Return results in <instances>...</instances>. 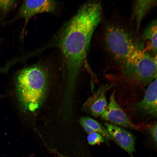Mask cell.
Here are the masks:
<instances>
[{
    "instance_id": "cell-1",
    "label": "cell",
    "mask_w": 157,
    "mask_h": 157,
    "mask_svg": "<svg viewBox=\"0 0 157 157\" xmlns=\"http://www.w3.org/2000/svg\"><path fill=\"white\" fill-rule=\"evenodd\" d=\"M102 16L100 3L86 2L80 7L60 34L57 47L68 70L69 86L74 84L86 58L93 33Z\"/></svg>"
},
{
    "instance_id": "cell-2",
    "label": "cell",
    "mask_w": 157,
    "mask_h": 157,
    "mask_svg": "<svg viewBox=\"0 0 157 157\" xmlns=\"http://www.w3.org/2000/svg\"><path fill=\"white\" fill-rule=\"evenodd\" d=\"M47 86V75L40 65H34L20 72L17 90L19 100L25 110L34 112L39 108L44 98Z\"/></svg>"
},
{
    "instance_id": "cell-3",
    "label": "cell",
    "mask_w": 157,
    "mask_h": 157,
    "mask_svg": "<svg viewBox=\"0 0 157 157\" xmlns=\"http://www.w3.org/2000/svg\"><path fill=\"white\" fill-rule=\"evenodd\" d=\"M120 63L124 76L136 84L146 85L157 78V55L150 56L142 47Z\"/></svg>"
},
{
    "instance_id": "cell-4",
    "label": "cell",
    "mask_w": 157,
    "mask_h": 157,
    "mask_svg": "<svg viewBox=\"0 0 157 157\" xmlns=\"http://www.w3.org/2000/svg\"><path fill=\"white\" fill-rule=\"evenodd\" d=\"M104 40L109 51L120 62L129 58L141 47L126 31L116 26H110L107 28Z\"/></svg>"
},
{
    "instance_id": "cell-5",
    "label": "cell",
    "mask_w": 157,
    "mask_h": 157,
    "mask_svg": "<svg viewBox=\"0 0 157 157\" xmlns=\"http://www.w3.org/2000/svg\"><path fill=\"white\" fill-rule=\"evenodd\" d=\"M101 116L103 119L120 127L138 129L116 100L115 90L111 94L107 108Z\"/></svg>"
},
{
    "instance_id": "cell-6",
    "label": "cell",
    "mask_w": 157,
    "mask_h": 157,
    "mask_svg": "<svg viewBox=\"0 0 157 157\" xmlns=\"http://www.w3.org/2000/svg\"><path fill=\"white\" fill-rule=\"evenodd\" d=\"M114 85L106 84L100 86L85 103L83 109L94 117L101 116L108 106L106 93Z\"/></svg>"
},
{
    "instance_id": "cell-7",
    "label": "cell",
    "mask_w": 157,
    "mask_h": 157,
    "mask_svg": "<svg viewBox=\"0 0 157 157\" xmlns=\"http://www.w3.org/2000/svg\"><path fill=\"white\" fill-rule=\"evenodd\" d=\"M108 132L114 141L129 154L133 157L135 151V140L133 135L130 132L121 127L108 122L104 124Z\"/></svg>"
},
{
    "instance_id": "cell-8",
    "label": "cell",
    "mask_w": 157,
    "mask_h": 157,
    "mask_svg": "<svg viewBox=\"0 0 157 157\" xmlns=\"http://www.w3.org/2000/svg\"><path fill=\"white\" fill-rule=\"evenodd\" d=\"M56 5V3L52 0H25L19 9L18 17L24 19L27 22L37 14L52 12Z\"/></svg>"
},
{
    "instance_id": "cell-9",
    "label": "cell",
    "mask_w": 157,
    "mask_h": 157,
    "mask_svg": "<svg viewBox=\"0 0 157 157\" xmlns=\"http://www.w3.org/2000/svg\"><path fill=\"white\" fill-rule=\"evenodd\" d=\"M157 78L149 84L142 100L136 106L139 110L147 115H157Z\"/></svg>"
},
{
    "instance_id": "cell-10",
    "label": "cell",
    "mask_w": 157,
    "mask_h": 157,
    "mask_svg": "<svg viewBox=\"0 0 157 157\" xmlns=\"http://www.w3.org/2000/svg\"><path fill=\"white\" fill-rule=\"evenodd\" d=\"M156 0H137L133 7L132 17L139 32L141 22L147 13L156 4Z\"/></svg>"
},
{
    "instance_id": "cell-11",
    "label": "cell",
    "mask_w": 157,
    "mask_h": 157,
    "mask_svg": "<svg viewBox=\"0 0 157 157\" xmlns=\"http://www.w3.org/2000/svg\"><path fill=\"white\" fill-rule=\"evenodd\" d=\"M157 21L152 22L144 30L143 34V39L149 42L150 50L155 56L157 52Z\"/></svg>"
},
{
    "instance_id": "cell-12",
    "label": "cell",
    "mask_w": 157,
    "mask_h": 157,
    "mask_svg": "<svg viewBox=\"0 0 157 157\" xmlns=\"http://www.w3.org/2000/svg\"><path fill=\"white\" fill-rule=\"evenodd\" d=\"M80 122V123H83L88 126L94 132L100 134L107 141L110 140H114L105 127L97 120L90 117H84L81 118Z\"/></svg>"
},
{
    "instance_id": "cell-13",
    "label": "cell",
    "mask_w": 157,
    "mask_h": 157,
    "mask_svg": "<svg viewBox=\"0 0 157 157\" xmlns=\"http://www.w3.org/2000/svg\"><path fill=\"white\" fill-rule=\"evenodd\" d=\"M87 140L89 144L93 145L104 142L105 139L100 134L94 132L89 134Z\"/></svg>"
},
{
    "instance_id": "cell-14",
    "label": "cell",
    "mask_w": 157,
    "mask_h": 157,
    "mask_svg": "<svg viewBox=\"0 0 157 157\" xmlns=\"http://www.w3.org/2000/svg\"><path fill=\"white\" fill-rule=\"evenodd\" d=\"M15 3V0H0V10L3 15L6 14Z\"/></svg>"
},
{
    "instance_id": "cell-15",
    "label": "cell",
    "mask_w": 157,
    "mask_h": 157,
    "mask_svg": "<svg viewBox=\"0 0 157 157\" xmlns=\"http://www.w3.org/2000/svg\"><path fill=\"white\" fill-rule=\"evenodd\" d=\"M157 123L156 122L154 123L149 128V131L150 134L153 141L156 145L157 144Z\"/></svg>"
}]
</instances>
